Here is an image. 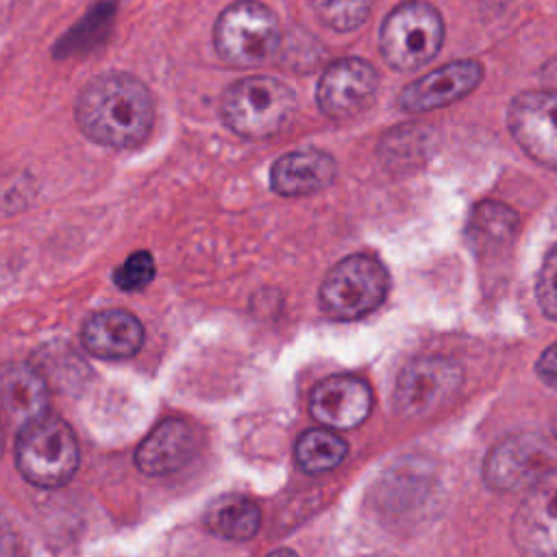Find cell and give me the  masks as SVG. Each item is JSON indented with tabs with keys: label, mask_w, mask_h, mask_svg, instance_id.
<instances>
[{
	"label": "cell",
	"mask_w": 557,
	"mask_h": 557,
	"mask_svg": "<svg viewBox=\"0 0 557 557\" xmlns=\"http://www.w3.org/2000/svg\"><path fill=\"white\" fill-rule=\"evenodd\" d=\"M15 463L22 476L37 487H61L78 468V442L70 424L44 413L24 426L15 440Z\"/></svg>",
	"instance_id": "cell-3"
},
{
	"label": "cell",
	"mask_w": 557,
	"mask_h": 557,
	"mask_svg": "<svg viewBox=\"0 0 557 557\" xmlns=\"http://www.w3.org/2000/svg\"><path fill=\"white\" fill-rule=\"evenodd\" d=\"M81 342L94 357L128 359L144 344V326L124 309H104L87 318L81 331Z\"/></svg>",
	"instance_id": "cell-15"
},
{
	"label": "cell",
	"mask_w": 557,
	"mask_h": 557,
	"mask_svg": "<svg viewBox=\"0 0 557 557\" xmlns=\"http://www.w3.org/2000/svg\"><path fill=\"white\" fill-rule=\"evenodd\" d=\"M348 455V444L331 429H309L300 433L294 457L300 470L309 474H322L335 470Z\"/></svg>",
	"instance_id": "cell-20"
},
{
	"label": "cell",
	"mask_w": 557,
	"mask_h": 557,
	"mask_svg": "<svg viewBox=\"0 0 557 557\" xmlns=\"http://www.w3.org/2000/svg\"><path fill=\"white\" fill-rule=\"evenodd\" d=\"M20 555H22L20 537H17L13 524L0 511V557H20Z\"/></svg>",
	"instance_id": "cell-25"
},
{
	"label": "cell",
	"mask_w": 557,
	"mask_h": 557,
	"mask_svg": "<svg viewBox=\"0 0 557 557\" xmlns=\"http://www.w3.org/2000/svg\"><path fill=\"white\" fill-rule=\"evenodd\" d=\"M463 381L461 366L442 355L409 361L394 387V407L409 420H424L453 403Z\"/></svg>",
	"instance_id": "cell-7"
},
{
	"label": "cell",
	"mask_w": 557,
	"mask_h": 557,
	"mask_svg": "<svg viewBox=\"0 0 557 557\" xmlns=\"http://www.w3.org/2000/svg\"><path fill=\"white\" fill-rule=\"evenodd\" d=\"M387 287L389 276L379 259L370 255H350L329 270L318 298L329 318L357 320L385 300Z\"/></svg>",
	"instance_id": "cell-5"
},
{
	"label": "cell",
	"mask_w": 557,
	"mask_h": 557,
	"mask_svg": "<svg viewBox=\"0 0 557 557\" xmlns=\"http://www.w3.org/2000/svg\"><path fill=\"white\" fill-rule=\"evenodd\" d=\"M429 128H394L381 144V152L387 161H407L409 157L416 159L426 150Z\"/></svg>",
	"instance_id": "cell-23"
},
{
	"label": "cell",
	"mask_w": 557,
	"mask_h": 557,
	"mask_svg": "<svg viewBox=\"0 0 557 557\" xmlns=\"http://www.w3.org/2000/svg\"><path fill=\"white\" fill-rule=\"evenodd\" d=\"M537 374L557 387V342L550 344L537 359Z\"/></svg>",
	"instance_id": "cell-26"
},
{
	"label": "cell",
	"mask_w": 557,
	"mask_h": 557,
	"mask_svg": "<svg viewBox=\"0 0 557 557\" xmlns=\"http://www.w3.org/2000/svg\"><path fill=\"white\" fill-rule=\"evenodd\" d=\"M518 213L496 200H483L472 207L468 218V242L479 252H496L511 244L518 231Z\"/></svg>",
	"instance_id": "cell-18"
},
{
	"label": "cell",
	"mask_w": 557,
	"mask_h": 557,
	"mask_svg": "<svg viewBox=\"0 0 557 557\" xmlns=\"http://www.w3.org/2000/svg\"><path fill=\"white\" fill-rule=\"evenodd\" d=\"M381 54L394 70H416L431 61L444 41L440 11L422 0L398 4L381 26Z\"/></svg>",
	"instance_id": "cell-6"
},
{
	"label": "cell",
	"mask_w": 557,
	"mask_h": 557,
	"mask_svg": "<svg viewBox=\"0 0 557 557\" xmlns=\"http://www.w3.org/2000/svg\"><path fill=\"white\" fill-rule=\"evenodd\" d=\"M215 52L235 67L268 61L281 44V24L272 9L257 0L228 4L213 26Z\"/></svg>",
	"instance_id": "cell-4"
},
{
	"label": "cell",
	"mask_w": 557,
	"mask_h": 557,
	"mask_svg": "<svg viewBox=\"0 0 557 557\" xmlns=\"http://www.w3.org/2000/svg\"><path fill=\"white\" fill-rule=\"evenodd\" d=\"M309 411L326 429H355L372 411V389L352 374L326 376L311 389Z\"/></svg>",
	"instance_id": "cell-13"
},
{
	"label": "cell",
	"mask_w": 557,
	"mask_h": 557,
	"mask_svg": "<svg viewBox=\"0 0 557 557\" xmlns=\"http://www.w3.org/2000/svg\"><path fill=\"white\" fill-rule=\"evenodd\" d=\"M511 535L527 557H557V463L524 492Z\"/></svg>",
	"instance_id": "cell-10"
},
{
	"label": "cell",
	"mask_w": 557,
	"mask_h": 557,
	"mask_svg": "<svg viewBox=\"0 0 557 557\" xmlns=\"http://www.w3.org/2000/svg\"><path fill=\"white\" fill-rule=\"evenodd\" d=\"M268 557H298V555L294 550H289V548H278V550L270 553Z\"/></svg>",
	"instance_id": "cell-27"
},
{
	"label": "cell",
	"mask_w": 557,
	"mask_h": 557,
	"mask_svg": "<svg viewBox=\"0 0 557 557\" xmlns=\"http://www.w3.org/2000/svg\"><path fill=\"white\" fill-rule=\"evenodd\" d=\"M154 259L148 250H137L113 272V283L124 292H139L154 278Z\"/></svg>",
	"instance_id": "cell-22"
},
{
	"label": "cell",
	"mask_w": 557,
	"mask_h": 557,
	"mask_svg": "<svg viewBox=\"0 0 557 557\" xmlns=\"http://www.w3.org/2000/svg\"><path fill=\"white\" fill-rule=\"evenodd\" d=\"M376 70L357 57L333 61L318 81V107L333 120H348L366 111L376 96Z\"/></svg>",
	"instance_id": "cell-11"
},
{
	"label": "cell",
	"mask_w": 557,
	"mask_h": 557,
	"mask_svg": "<svg viewBox=\"0 0 557 557\" xmlns=\"http://www.w3.org/2000/svg\"><path fill=\"white\" fill-rule=\"evenodd\" d=\"M296 96L274 76H248L233 83L220 100L222 122L239 137L265 139L276 135L294 115Z\"/></svg>",
	"instance_id": "cell-2"
},
{
	"label": "cell",
	"mask_w": 557,
	"mask_h": 557,
	"mask_svg": "<svg viewBox=\"0 0 557 557\" xmlns=\"http://www.w3.org/2000/svg\"><path fill=\"white\" fill-rule=\"evenodd\" d=\"M553 453L537 435L503 437L485 457V483L498 492H527L553 468Z\"/></svg>",
	"instance_id": "cell-8"
},
{
	"label": "cell",
	"mask_w": 557,
	"mask_h": 557,
	"mask_svg": "<svg viewBox=\"0 0 557 557\" xmlns=\"http://www.w3.org/2000/svg\"><path fill=\"white\" fill-rule=\"evenodd\" d=\"M337 163L322 150H294L278 157L270 170V185L278 196H307L335 181Z\"/></svg>",
	"instance_id": "cell-16"
},
{
	"label": "cell",
	"mask_w": 557,
	"mask_h": 557,
	"mask_svg": "<svg viewBox=\"0 0 557 557\" xmlns=\"http://www.w3.org/2000/svg\"><path fill=\"white\" fill-rule=\"evenodd\" d=\"M205 524L224 540H250L261 527L259 505L244 494H222L205 511Z\"/></svg>",
	"instance_id": "cell-19"
},
{
	"label": "cell",
	"mask_w": 557,
	"mask_h": 557,
	"mask_svg": "<svg viewBox=\"0 0 557 557\" xmlns=\"http://www.w3.org/2000/svg\"><path fill=\"white\" fill-rule=\"evenodd\" d=\"M537 302L544 315L557 320V244L546 255L537 276Z\"/></svg>",
	"instance_id": "cell-24"
},
{
	"label": "cell",
	"mask_w": 557,
	"mask_h": 557,
	"mask_svg": "<svg viewBox=\"0 0 557 557\" xmlns=\"http://www.w3.org/2000/svg\"><path fill=\"white\" fill-rule=\"evenodd\" d=\"M2 453H4V429H2V420H0V459H2Z\"/></svg>",
	"instance_id": "cell-28"
},
{
	"label": "cell",
	"mask_w": 557,
	"mask_h": 557,
	"mask_svg": "<svg viewBox=\"0 0 557 557\" xmlns=\"http://www.w3.org/2000/svg\"><path fill=\"white\" fill-rule=\"evenodd\" d=\"M196 455V433L181 418H163L141 440L135 453L137 468L148 476L181 470Z\"/></svg>",
	"instance_id": "cell-14"
},
{
	"label": "cell",
	"mask_w": 557,
	"mask_h": 557,
	"mask_svg": "<svg viewBox=\"0 0 557 557\" xmlns=\"http://www.w3.org/2000/svg\"><path fill=\"white\" fill-rule=\"evenodd\" d=\"M483 78V65L479 61L459 59L446 63L422 78L409 83L400 96L398 107L409 113H424L431 109H442L468 96Z\"/></svg>",
	"instance_id": "cell-12"
},
{
	"label": "cell",
	"mask_w": 557,
	"mask_h": 557,
	"mask_svg": "<svg viewBox=\"0 0 557 557\" xmlns=\"http://www.w3.org/2000/svg\"><path fill=\"white\" fill-rule=\"evenodd\" d=\"M553 431H555V437H557V413H555V420H553Z\"/></svg>",
	"instance_id": "cell-29"
},
{
	"label": "cell",
	"mask_w": 557,
	"mask_h": 557,
	"mask_svg": "<svg viewBox=\"0 0 557 557\" xmlns=\"http://www.w3.org/2000/svg\"><path fill=\"white\" fill-rule=\"evenodd\" d=\"M516 144L537 163L557 170V91H522L507 111Z\"/></svg>",
	"instance_id": "cell-9"
},
{
	"label": "cell",
	"mask_w": 557,
	"mask_h": 557,
	"mask_svg": "<svg viewBox=\"0 0 557 557\" xmlns=\"http://www.w3.org/2000/svg\"><path fill=\"white\" fill-rule=\"evenodd\" d=\"M318 20L339 33L359 28L372 9V0H311Z\"/></svg>",
	"instance_id": "cell-21"
},
{
	"label": "cell",
	"mask_w": 557,
	"mask_h": 557,
	"mask_svg": "<svg viewBox=\"0 0 557 557\" xmlns=\"http://www.w3.org/2000/svg\"><path fill=\"white\" fill-rule=\"evenodd\" d=\"M0 400L7 413L24 426L48 409V385L28 363H11L0 374Z\"/></svg>",
	"instance_id": "cell-17"
},
{
	"label": "cell",
	"mask_w": 557,
	"mask_h": 557,
	"mask_svg": "<svg viewBox=\"0 0 557 557\" xmlns=\"http://www.w3.org/2000/svg\"><path fill=\"white\" fill-rule=\"evenodd\" d=\"M154 120L148 87L126 72H107L91 78L76 98V122L96 144L107 148L139 146Z\"/></svg>",
	"instance_id": "cell-1"
}]
</instances>
